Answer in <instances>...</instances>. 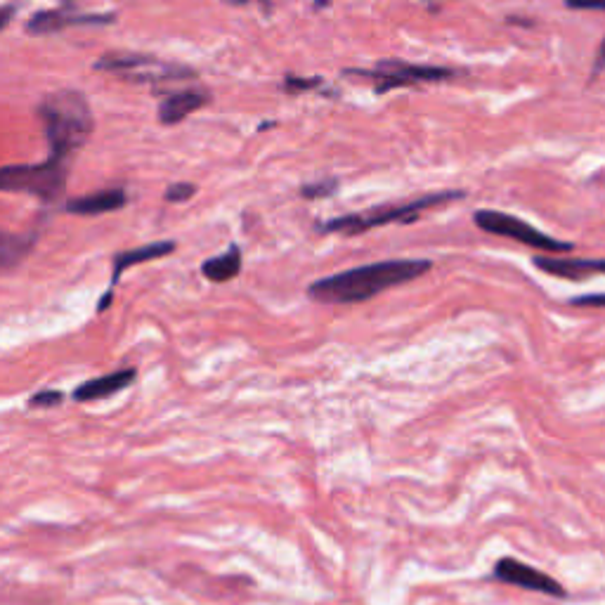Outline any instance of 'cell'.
Instances as JSON below:
<instances>
[{"label":"cell","instance_id":"obj_1","mask_svg":"<svg viewBox=\"0 0 605 605\" xmlns=\"http://www.w3.org/2000/svg\"><path fill=\"white\" fill-rule=\"evenodd\" d=\"M433 268L431 260L405 258V260H381V263L360 265V268L336 272L310 284L308 296L315 303L350 305L364 303L369 298L393 289V286L414 282Z\"/></svg>","mask_w":605,"mask_h":605},{"label":"cell","instance_id":"obj_2","mask_svg":"<svg viewBox=\"0 0 605 605\" xmlns=\"http://www.w3.org/2000/svg\"><path fill=\"white\" fill-rule=\"evenodd\" d=\"M45 138L50 145V156L60 161H69L71 154L86 145L93 135L95 121L86 95L78 90H55L38 104Z\"/></svg>","mask_w":605,"mask_h":605},{"label":"cell","instance_id":"obj_3","mask_svg":"<svg viewBox=\"0 0 605 605\" xmlns=\"http://www.w3.org/2000/svg\"><path fill=\"white\" fill-rule=\"evenodd\" d=\"M464 197L466 194L459 190L424 194V197L407 201V204H400V206H381V208H372V211L367 213H350V216L331 218L327 223L317 225V232L322 234L338 232V234H346V237H357V234L374 230V227H386L393 223H414V220H419L421 213L428 211V208L450 204V201H457Z\"/></svg>","mask_w":605,"mask_h":605},{"label":"cell","instance_id":"obj_4","mask_svg":"<svg viewBox=\"0 0 605 605\" xmlns=\"http://www.w3.org/2000/svg\"><path fill=\"white\" fill-rule=\"evenodd\" d=\"M67 171V161L55 156H48V161L34 166H3L0 190L31 194L45 204H57L67 190Z\"/></svg>","mask_w":605,"mask_h":605},{"label":"cell","instance_id":"obj_5","mask_svg":"<svg viewBox=\"0 0 605 605\" xmlns=\"http://www.w3.org/2000/svg\"><path fill=\"white\" fill-rule=\"evenodd\" d=\"M346 76L372 78L376 83L374 93L383 95L393 88H409L414 83L426 81H447V78L457 76V71L450 67H433V64H409L402 60H383L374 69H348Z\"/></svg>","mask_w":605,"mask_h":605},{"label":"cell","instance_id":"obj_6","mask_svg":"<svg viewBox=\"0 0 605 605\" xmlns=\"http://www.w3.org/2000/svg\"><path fill=\"white\" fill-rule=\"evenodd\" d=\"M473 223H476L483 232L497 234V237L513 239V242L532 246V249H537V251H546V253H568V251H572V244L558 242V239L549 237V234L537 230V227L525 223V220L511 216V213L490 211V208H483V211L473 213Z\"/></svg>","mask_w":605,"mask_h":605},{"label":"cell","instance_id":"obj_7","mask_svg":"<svg viewBox=\"0 0 605 605\" xmlns=\"http://www.w3.org/2000/svg\"><path fill=\"white\" fill-rule=\"evenodd\" d=\"M494 580L511 584V587H520V589H528V591H537V594L551 596V598H565L568 596V591L558 580H554L551 575H546V572L532 568V565L518 561V558H499L497 565H494L492 570Z\"/></svg>","mask_w":605,"mask_h":605},{"label":"cell","instance_id":"obj_8","mask_svg":"<svg viewBox=\"0 0 605 605\" xmlns=\"http://www.w3.org/2000/svg\"><path fill=\"white\" fill-rule=\"evenodd\" d=\"M112 22H116V15H76V12L57 8V10L36 12V15L26 22V34L48 36V34H57V31H64L67 26H76V24L107 26Z\"/></svg>","mask_w":605,"mask_h":605},{"label":"cell","instance_id":"obj_9","mask_svg":"<svg viewBox=\"0 0 605 605\" xmlns=\"http://www.w3.org/2000/svg\"><path fill=\"white\" fill-rule=\"evenodd\" d=\"M211 102V93L204 88H185L178 93H171L164 102L159 104V121L164 126H178L180 121H185L187 116L204 109Z\"/></svg>","mask_w":605,"mask_h":605},{"label":"cell","instance_id":"obj_10","mask_svg":"<svg viewBox=\"0 0 605 605\" xmlns=\"http://www.w3.org/2000/svg\"><path fill=\"white\" fill-rule=\"evenodd\" d=\"M128 204V194L121 187H112V190H102L95 194H86V197L69 199L64 204V211L74 213V216H102V213L119 211Z\"/></svg>","mask_w":605,"mask_h":605},{"label":"cell","instance_id":"obj_11","mask_svg":"<svg viewBox=\"0 0 605 605\" xmlns=\"http://www.w3.org/2000/svg\"><path fill=\"white\" fill-rule=\"evenodd\" d=\"M135 376L138 372L135 369H119V372L112 374H104L100 379H90L86 383H81V386L74 388V393H71V398L76 402H93V400H104L109 398V395L119 393V390L128 388L130 383L135 381Z\"/></svg>","mask_w":605,"mask_h":605},{"label":"cell","instance_id":"obj_12","mask_svg":"<svg viewBox=\"0 0 605 605\" xmlns=\"http://www.w3.org/2000/svg\"><path fill=\"white\" fill-rule=\"evenodd\" d=\"M532 263L546 275L563 279H584L587 275L601 272L605 275V260H580V258H558V256H535Z\"/></svg>","mask_w":605,"mask_h":605},{"label":"cell","instance_id":"obj_13","mask_svg":"<svg viewBox=\"0 0 605 605\" xmlns=\"http://www.w3.org/2000/svg\"><path fill=\"white\" fill-rule=\"evenodd\" d=\"M175 249H178V244L175 242H152V244L138 246V249L116 253L114 263H112V286L119 282L123 272H126L128 268H133V265L166 258V256H171Z\"/></svg>","mask_w":605,"mask_h":605},{"label":"cell","instance_id":"obj_14","mask_svg":"<svg viewBox=\"0 0 605 605\" xmlns=\"http://www.w3.org/2000/svg\"><path fill=\"white\" fill-rule=\"evenodd\" d=\"M242 272V249H239L237 244H232L230 249L225 253H220V256L206 260L204 265H201V275H204L208 282H230Z\"/></svg>","mask_w":605,"mask_h":605},{"label":"cell","instance_id":"obj_15","mask_svg":"<svg viewBox=\"0 0 605 605\" xmlns=\"http://www.w3.org/2000/svg\"><path fill=\"white\" fill-rule=\"evenodd\" d=\"M36 244V232L31 234H10L5 232L0 237V268L3 272H10L12 268H17L22 260L29 256L31 249Z\"/></svg>","mask_w":605,"mask_h":605},{"label":"cell","instance_id":"obj_16","mask_svg":"<svg viewBox=\"0 0 605 605\" xmlns=\"http://www.w3.org/2000/svg\"><path fill=\"white\" fill-rule=\"evenodd\" d=\"M338 190V180L336 178H327V180H317L310 182V185L301 187V197L303 199H329L334 197Z\"/></svg>","mask_w":605,"mask_h":605},{"label":"cell","instance_id":"obj_17","mask_svg":"<svg viewBox=\"0 0 605 605\" xmlns=\"http://www.w3.org/2000/svg\"><path fill=\"white\" fill-rule=\"evenodd\" d=\"M194 194H197V187L190 185V182H175L171 185L164 194L166 201H171V204H185V201H190Z\"/></svg>","mask_w":605,"mask_h":605},{"label":"cell","instance_id":"obj_18","mask_svg":"<svg viewBox=\"0 0 605 605\" xmlns=\"http://www.w3.org/2000/svg\"><path fill=\"white\" fill-rule=\"evenodd\" d=\"M324 86L322 78H296V76H286L284 78V90L286 93H303V90H312Z\"/></svg>","mask_w":605,"mask_h":605},{"label":"cell","instance_id":"obj_19","mask_svg":"<svg viewBox=\"0 0 605 605\" xmlns=\"http://www.w3.org/2000/svg\"><path fill=\"white\" fill-rule=\"evenodd\" d=\"M64 395L60 390H41V393L31 395L29 398V407H57L62 405Z\"/></svg>","mask_w":605,"mask_h":605},{"label":"cell","instance_id":"obj_20","mask_svg":"<svg viewBox=\"0 0 605 605\" xmlns=\"http://www.w3.org/2000/svg\"><path fill=\"white\" fill-rule=\"evenodd\" d=\"M570 303L577 305V308H605V294H589V296L572 298Z\"/></svg>","mask_w":605,"mask_h":605},{"label":"cell","instance_id":"obj_21","mask_svg":"<svg viewBox=\"0 0 605 605\" xmlns=\"http://www.w3.org/2000/svg\"><path fill=\"white\" fill-rule=\"evenodd\" d=\"M570 10H605V0H565Z\"/></svg>","mask_w":605,"mask_h":605},{"label":"cell","instance_id":"obj_22","mask_svg":"<svg viewBox=\"0 0 605 605\" xmlns=\"http://www.w3.org/2000/svg\"><path fill=\"white\" fill-rule=\"evenodd\" d=\"M605 69V41L601 43V48H598V55L594 60V76L601 74V71Z\"/></svg>","mask_w":605,"mask_h":605},{"label":"cell","instance_id":"obj_23","mask_svg":"<svg viewBox=\"0 0 605 605\" xmlns=\"http://www.w3.org/2000/svg\"><path fill=\"white\" fill-rule=\"evenodd\" d=\"M227 5H234V8H244V5H251V3H263L265 8H270V0H225Z\"/></svg>","mask_w":605,"mask_h":605},{"label":"cell","instance_id":"obj_24","mask_svg":"<svg viewBox=\"0 0 605 605\" xmlns=\"http://www.w3.org/2000/svg\"><path fill=\"white\" fill-rule=\"evenodd\" d=\"M112 301H114V291L109 289L107 294H104L102 298H100V303H97V312H104L109 308V305H112Z\"/></svg>","mask_w":605,"mask_h":605},{"label":"cell","instance_id":"obj_25","mask_svg":"<svg viewBox=\"0 0 605 605\" xmlns=\"http://www.w3.org/2000/svg\"><path fill=\"white\" fill-rule=\"evenodd\" d=\"M12 15H15V5H5V8H3V19H0V29H5V26L10 24Z\"/></svg>","mask_w":605,"mask_h":605},{"label":"cell","instance_id":"obj_26","mask_svg":"<svg viewBox=\"0 0 605 605\" xmlns=\"http://www.w3.org/2000/svg\"><path fill=\"white\" fill-rule=\"evenodd\" d=\"M331 3V0H315V10H322V8H327V5Z\"/></svg>","mask_w":605,"mask_h":605}]
</instances>
